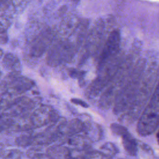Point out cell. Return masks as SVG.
I'll return each instance as SVG.
<instances>
[{"mask_svg":"<svg viewBox=\"0 0 159 159\" xmlns=\"http://www.w3.org/2000/svg\"><path fill=\"white\" fill-rule=\"evenodd\" d=\"M159 123V86L146 107L139 123V131L141 135L153 132Z\"/></svg>","mask_w":159,"mask_h":159,"instance_id":"6da1fadb","label":"cell"},{"mask_svg":"<svg viewBox=\"0 0 159 159\" xmlns=\"http://www.w3.org/2000/svg\"><path fill=\"white\" fill-rule=\"evenodd\" d=\"M53 34L49 28L45 29L31 40L29 48V54L32 58H39L45 52L51 43Z\"/></svg>","mask_w":159,"mask_h":159,"instance_id":"7a4b0ae2","label":"cell"},{"mask_svg":"<svg viewBox=\"0 0 159 159\" xmlns=\"http://www.w3.org/2000/svg\"><path fill=\"white\" fill-rule=\"evenodd\" d=\"M30 119L32 125L39 127L51 122H55L57 119V115L50 106L41 105L32 112Z\"/></svg>","mask_w":159,"mask_h":159,"instance_id":"3957f363","label":"cell"},{"mask_svg":"<svg viewBox=\"0 0 159 159\" xmlns=\"http://www.w3.org/2000/svg\"><path fill=\"white\" fill-rule=\"evenodd\" d=\"M70 50V45L66 42L60 41L53 45L49 50L47 56V63L50 65H57L62 60Z\"/></svg>","mask_w":159,"mask_h":159,"instance_id":"277c9868","label":"cell"},{"mask_svg":"<svg viewBox=\"0 0 159 159\" xmlns=\"http://www.w3.org/2000/svg\"><path fill=\"white\" fill-rule=\"evenodd\" d=\"M2 64L4 69H6L11 76H19L21 71V63L17 56L8 53H6L2 61Z\"/></svg>","mask_w":159,"mask_h":159,"instance_id":"5b68a950","label":"cell"},{"mask_svg":"<svg viewBox=\"0 0 159 159\" xmlns=\"http://www.w3.org/2000/svg\"><path fill=\"white\" fill-rule=\"evenodd\" d=\"M9 88V93L16 94L23 93L29 89L33 85L34 83L30 79L24 77H19L16 76Z\"/></svg>","mask_w":159,"mask_h":159,"instance_id":"8992f818","label":"cell"},{"mask_svg":"<svg viewBox=\"0 0 159 159\" xmlns=\"http://www.w3.org/2000/svg\"><path fill=\"white\" fill-rule=\"evenodd\" d=\"M119 42H120L119 34L116 31L112 32L109 35V37H108L106 43L104 46V48L102 53L103 58H105L108 56L111 55L112 53H114L117 49L119 47Z\"/></svg>","mask_w":159,"mask_h":159,"instance_id":"52a82bcc","label":"cell"},{"mask_svg":"<svg viewBox=\"0 0 159 159\" xmlns=\"http://www.w3.org/2000/svg\"><path fill=\"white\" fill-rule=\"evenodd\" d=\"M11 10L14 11L11 5L9 6V4L0 10V34L6 32L11 25L12 20V11Z\"/></svg>","mask_w":159,"mask_h":159,"instance_id":"ba28073f","label":"cell"},{"mask_svg":"<svg viewBox=\"0 0 159 159\" xmlns=\"http://www.w3.org/2000/svg\"><path fill=\"white\" fill-rule=\"evenodd\" d=\"M34 136L28 134H22L17 137L15 139V143L16 145L21 147H30L34 145Z\"/></svg>","mask_w":159,"mask_h":159,"instance_id":"9c48e42d","label":"cell"},{"mask_svg":"<svg viewBox=\"0 0 159 159\" xmlns=\"http://www.w3.org/2000/svg\"><path fill=\"white\" fill-rule=\"evenodd\" d=\"M123 142L126 150L130 154H134L136 152V144L134 140L125 134L123 135Z\"/></svg>","mask_w":159,"mask_h":159,"instance_id":"30bf717a","label":"cell"},{"mask_svg":"<svg viewBox=\"0 0 159 159\" xmlns=\"http://www.w3.org/2000/svg\"><path fill=\"white\" fill-rule=\"evenodd\" d=\"M26 155L30 159H42L44 153L41 147H32L27 151Z\"/></svg>","mask_w":159,"mask_h":159,"instance_id":"8fae6325","label":"cell"},{"mask_svg":"<svg viewBox=\"0 0 159 159\" xmlns=\"http://www.w3.org/2000/svg\"><path fill=\"white\" fill-rule=\"evenodd\" d=\"M22 153L20 150L16 148H12L5 150L2 155L3 159H21Z\"/></svg>","mask_w":159,"mask_h":159,"instance_id":"7c38bea8","label":"cell"},{"mask_svg":"<svg viewBox=\"0 0 159 159\" xmlns=\"http://www.w3.org/2000/svg\"><path fill=\"white\" fill-rule=\"evenodd\" d=\"M8 37L6 32L0 34V43H5L7 42Z\"/></svg>","mask_w":159,"mask_h":159,"instance_id":"4fadbf2b","label":"cell"},{"mask_svg":"<svg viewBox=\"0 0 159 159\" xmlns=\"http://www.w3.org/2000/svg\"><path fill=\"white\" fill-rule=\"evenodd\" d=\"M71 101L73 103L81 105V106H82L83 107H86L88 106V105L84 102H83V101H82L80 99H71Z\"/></svg>","mask_w":159,"mask_h":159,"instance_id":"5bb4252c","label":"cell"},{"mask_svg":"<svg viewBox=\"0 0 159 159\" xmlns=\"http://www.w3.org/2000/svg\"><path fill=\"white\" fill-rule=\"evenodd\" d=\"M5 146L3 143H0V158L2 157L4 152H5Z\"/></svg>","mask_w":159,"mask_h":159,"instance_id":"9a60e30c","label":"cell"},{"mask_svg":"<svg viewBox=\"0 0 159 159\" xmlns=\"http://www.w3.org/2000/svg\"><path fill=\"white\" fill-rule=\"evenodd\" d=\"M2 54H3V52H2V50L0 48V58L2 57Z\"/></svg>","mask_w":159,"mask_h":159,"instance_id":"2e32d148","label":"cell"},{"mask_svg":"<svg viewBox=\"0 0 159 159\" xmlns=\"http://www.w3.org/2000/svg\"><path fill=\"white\" fill-rule=\"evenodd\" d=\"M70 1L73 3H77V2L78 1V0H70Z\"/></svg>","mask_w":159,"mask_h":159,"instance_id":"e0dca14e","label":"cell"},{"mask_svg":"<svg viewBox=\"0 0 159 159\" xmlns=\"http://www.w3.org/2000/svg\"><path fill=\"white\" fill-rule=\"evenodd\" d=\"M4 1H5V0H0V4H1L2 2H3Z\"/></svg>","mask_w":159,"mask_h":159,"instance_id":"ac0fdd59","label":"cell"},{"mask_svg":"<svg viewBox=\"0 0 159 159\" xmlns=\"http://www.w3.org/2000/svg\"><path fill=\"white\" fill-rule=\"evenodd\" d=\"M1 132V130H0V132Z\"/></svg>","mask_w":159,"mask_h":159,"instance_id":"d6986e66","label":"cell"},{"mask_svg":"<svg viewBox=\"0 0 159 159\" xmlns=\"http://www.w3.org/2000/svg\"><path fill=\"white\" fill-rule=\"evenodd\" d=\"M0 75H1V71H0Z\"/></svg>","mask_w":159,"mask_h":159,"instance_id":"ffe728a7","label":"cell"}]
</instances>
